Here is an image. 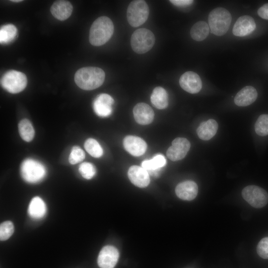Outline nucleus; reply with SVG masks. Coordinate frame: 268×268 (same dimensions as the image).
I'll use <instances>...</instances> for the list:
<instances>
[{
    "mask_svg": "<svg viewBox=\"0 0 268 268\" xmlns=\"http://www.w3.org/2000/svg\"><path fill=\"white\" fill-rule=\"evenodd\" d=\"M179 83L182 89L191 94L198 93L202 88L200 76L192 71L183 73L180 78Z\"/></svg>",
    "mask_w": 268,
    "mask_h": 268,
    "instance_id": "11",
    "label": "nucleus"
},
{
    "mask_svg": "<svg viewBox=\"0 0 268 268\" xmlns=\"http://www.w3.org/2000/svg\"><path fill=\"white\" fill-rule=\"evenodd\" d=\"M84 148L92 156L99 158L103 154V149L99 143L93 138L87 139L84 143Z\"/></svg>",
    "mask_w": 268,
    "mask_h": 268,
    "instance_id": "27",
    "label": "nucleus"
},
{
    "mask_svg": "<svg viewBox=\"0 0 268 268\" xmlns=\"http://www.w3.org/2000/svg\"><path fill=\"white\" fill-rule=\"evenodd\" d=\"M46 211V205L41 198L35 197L31 200L28 208L31 217L36 219L41 218L44 216Z\"/></svg>",
    "mask_w": 268,
    "mask_h": 268,
    "instance_id": "21",
    "label": "nucleus"
},
{
    "mask_svg": "<svg viewBox=\"0 0 268 268\" xmlns=\"http://www.w3.org/2000/svg\"><path fill=\"white\" fill-rule=\"evenodd\" d=\"M255 130L260 136L268 135V114H262L259 117L255 124Z\"/></svg>",
    "mask_w": 268,
    "mask_h": 268,
    "instance_id": "28",
    "label": "nucleus"
},
{
    "mask_svg": "<svg viewBox=\"0 0 268 268\" xmlns=\"http://www.w3.org/2000/svg\"><path fill=\"white\" fill-rule=\"evenodd\" d=\"M11 1H13V2H20V1H21L22 0H11Z\"/></svg>",
    "mask_w": 268,
    "mask_h": 268,
    "instance_id": "35",
    "label": "nucleus"
},
{
    "mask_svg": "<svg viewBox=\"0 0 268 268\" xmlns=\"http://www.w3.org/2000/svg\"><path fill=\"white\" fill-rule=\"evenodd\" d=\"M123 144L125 149L134 156L143 155L147 148L145 141L140 137L133 135L126 136L124 139Z\"/></svg>",
    "mask_w": 268,
    "mask_h": 268,
    "instance_id": "15",
    "label": "nucleus"
},
{
    "mask_svg": "<svg viewBox=\"0 0 268 268\" xmlns=\"http://www.w3.org/2000/svg\"><path fill=\"white\" fill-rule=\"evenodd\" d=\"M114 24L107 16H101L92 23L89 31V40L93 46H99L107 42L114 33Z\"/></svg>",
    "mask_w": 268,
    "mask_h": 268,
    "instance_id": "2",
    "label": "nucleus"
},
{
    "mask_svg": "<svg viewBox=\"0 0 268 268\" xmlns=\"http://www.w3.org/2000/svg\"><path fill=\"white\" fill-rule=\"evenodd\" d=\"M119 257L117 248L112 246H106L100 251L97 259V263L100 268H114Z\"/></svg>",
    "mask_w": 268,
    "mask_h": 268,
    "instance_id": "10",
    "label": "nucleus"
},
{
    "mask_svg": "<svg viewBox=\"0 0 268 268\" xmlns=\"http://www.w3.org/2000/svg\"><path fill=\"white\" fill-rule=\"evenodd\" d=\"M166 163V160L164 156L161 154L155 155L150 160H146L141 163V167L146 170L148 172L160 170Z\"/></svg>",
    "mask_w": 268,
    "mask_h": 268,
    "instance_id": "24",
    "label": "nucleus"
},
{
    "mask_svg": "<svg viewBox=\"0 0 268 268\" xmlns=\"http://www.w3.org/2000/svg\"><path fill=\"white\" fill-rule=\"evenodd\" d=\"M149 13L148 6L144 0L132 1L127 8L128 21L134 27L139 26L147 20Z\"/></svg>",
    "mask_w": 268,
    "mask_h": 268,
    "instance_id": "5",
    "label": "nucleus"
},
{
    "mask_svg": "<svg viewBox=\"0 0 268 268\" xmlns=\"http://www.w3.org/2000/svg\"><path fill=\"white\" fill-rule=\"evenodd\" d=\"M79 172L86 179L92 178L96 174V169L94 165L89 162H83L79 167Z\"/></svg>",
    "mask_w": 268,
    "mask_h": 268,
    "instance_id": "30",
    "label": "nucleus"
},
{
    "mask_svg": "<svg viewBox=\"0 0 268 268\" xmlns=\"http://www.w3.org/2000/svg\"><path fill=\"white\" fill-rule=\"evenodd\" d=\"M73 9L71 3L67 0H57L50 8L52 15L60 20H65L71 15Z\"/></svg>",
    "mask_w": 268,
    "mask_h": 268,
    "instance_id": "19",
    "label": "nucleus"
},
{
    "mask_svg": "<svg viewBox=\"0 0 268 268\" xmlns=\"http://www.w3.org/2000/svg\"><path fill=\"white\" fill-rule=\"evenodd\" d=\"M84 151L78 146L72 147L69 156V162L71 164H75L81 162L85 158Z\"/></svg>",
    "mask_w": 268,
    "mask_h": 268,
    "instance_id": "31",
    "label": "nucleus"
},
{
    "mask_svg": "<svg viewBox=\"0 0 268 268\" xmlns=\"http://www.w3.org/2000/svg\"><path fill=\"white\" fill-rule=\"evenodd\" d=\"M210 29L208 24L203 21L196 22L190 30L191 37L195 41H201L208 35Z\"/></svg>",
    "mask_w": 268,
    "mask_h": 268,
    "instance_id": "23",
    "label": "nucleus"
},
{
    "mask_svg": "<svg viewBox=\"0 0 268 268\" xmlns=\"http://www.w3.org/2000/svg\"><path fill=\"white\" fill-rule=\"evenodd\" d=\"M218 127V124L215 120L209 119L201 123L197 130V134L202 140H209L216 134Z\"/></svg>",
    "mask_w": 268,
    "mask_h": 268,
    "instance_id": "20",
    "label": "nucleus"
},
{
    "mask_svg": "<svg viewBox=\"0 0 268 268\" xmlns=\"http://www.w3.org/2000/svg\"><path fill=\"white\" fill-rule=\"evenodd\" d=\"M18 131L21 138L26 141H30L34 137V130L31 122L27 119H23L19 122Z\"/></svg>",
    "mask_w": 268,
    "mask_h": 268,
    "instance_id": "26",
    "label": "nucleus"
},
{
    "mask_svg": "<svg viewBox=\"0 0 268 268\" xmlns=\"http://www.w3.org/2000/svg\"><path fill=\"white\" fill-rule=\"evenodd\" d=\"M152 104L158 109L166 108L168 105V96L166 91L162 87H155L151 95Z\"/></svg>",
    "mask_w": 268,
    "mask_h": 268,
    "instance_id": "22",
    "label": "nucleus"
},
{
    "mask_svg": "<svg viewBox=\"0 0 268 268\" xmlns=\"http://www.w3.org/2000/svg\"><path fill=\"white\" fill-rule=\"evenodd\" d=\"M114 103V100L110 95L105 93L101 94L93 102V110L100 117H108L112 113V106Z\"/></svg>",
    "mask_w": 268,
    "mask_h": 268,
    "instance_id": "12",
    "label": "nucleus"
},
{
    "mask_svg": "<svg viewBox=\"0 0 268 268\" xmlns=\"http://www.w3.org/2000/svg\"><path fill=\"white\" fill-rule=\"evenodd\" d=\"M17 29L13 24L2 26L0 29V42L7 44L13 41L17 36Z\"/></svg>",
    "mask_w": 268,
    "mask_h": 268,
    "instance_id": "25",
    "label": "nucleus"
},
{
    "mask_svg": "<svg viewBox=\"0 0 268 268\" xmlns=\"http://www.w3.org/2000/svg\"><path fill=\"white\" fill-rule=\"evenodd\" d=\"M258 14L261 18L268 20V3L259 8L258 10Z\"/></svg>",
    "mask_w": 268,
    "mask_h": 268,
    "instance_id": "33",
    "label": "nucleus"
},
{
    "mask_svg": "<svg viewBox=\"0 0 268 268\" xmlns=\"http://www.w3.org/2000/svg\"><path fill=\"white\" fill-rule=\"evenodd\" d=\"M170 1L177 6L184 7L189 5L193 3L191 0H170Z\"/></svg>",
    "mask_w": 268,
    "mask_h": 268,
    "instance_id": "34",
    "label": "nucleus"
},
{
    "mask_svg": "<svg viewBox=\"0 0 268 268\" xmlns=\"http://www.w3.org/2000/svg\"><path fill=\"white\" fill-rule=\"evenodd\" d=\"M104 70L98 67H87L79 69L75 73L76 85L83 90H91L100 86L104 81Z\"/></svg>",
    "mask_w": 268,
    "mask_h": 268,
    "instance_id": "1",
    "label": "nucleus"
},
{
    "mask_svg": "<svg viewBox=\"0 0 268 268\" xmlns=\"http://www.w3.org/2000/svg\"><path fill=\"white\" fill-rule=\"evenodd\" d=\"M256 27L253 18L249 15L240 16L234 25L232 32L236 36L243 37L253 32Z\"/></svg>",
    "mask_w": 268,
    "mask_h": 268,
    "instance_id": "13",
    "label": "nucleus"
},
{
    "mask_svg": "<svg viewBox=\"0 0 268 268\" xmlns=\"http://www.w3.org/2000/svg\"><path fill=\"white\" fill-rule=\"evenodd\" d=\"M257 251L261 258L268 259V237H265L259 242Z\"/></svg>",
    "mask_w": 268,
    "mask_h": 268,
    "instance_id": "32",
    "label": "nucleus"
},
{
    "mask_svg": "<svg viewBox=\"0 0 268 268\" xmlns=\"http://www.w3.org/2000/svg\"><path fill=\"white\" fill-rule=\"evenodd\" d=\"M20 172L23 179L30 183L41 181L46 174L45 166L40 162L32 159H27L22 162Z\"/></svg>",
    "mask_w": 268,
    "mask_h": 268,
    "instance_id": "6",
    "label": "nucleus"
},
{
    "mask_svg": "<svg viewBox=\"0 0 268 268\" xmlns=\"http://www.w3.org/2000/svg\"><path fill=\"white\" fill-rule=\"evenodd\" d=\"M208 20L210 32L220 36L226 34L228 30L232 17L227 9L219 7L209 13Z\"/></svg>",
    "mask_w": 268,
    "mask_h": 268,
    "instance_id": "3",
    "label": "nucleus"
},
{
    "mask_svg": "<svg viewBox=\"0 0 268 268\" xmlns=\"http://www.w3.org/2000/svg\"><path fill=\"white\" fill-rule=\"evenodd\" d=\"M14 232V226L12 222L6 221L0 225V239L5 241L12 235Z\"/></svg>",
    "mask_w": 268,
    "mask_h": 268,
    "instance_id": "29",
    "label": "nucleus"
},
{
    "mask_svg": "<svg viewBox=\"0 0 268 268\" xmlns=\"http://www.w3.org/2000/svg\"><path fill=\"white\" fill-rule=\"evenodd\" d=\"M155 39L153 33L146 28H139L133 33L131 39L132 49L137 54H144L153 46Z\"/></svg>",
    "mask_w": 268,
    "mask_h": 268,
    "instance_id": "4",
    "label": "nucleus"
},
{
    "mask_svg": "<svg viewBox=\"0 0 268 268\" xmlns=\"http://www.w3.org/2000/svg\"><path fill=\"white\" fill-rule=\"evenodd\" d=\"M244 199L255 208H262L268 202V194L263 188L255 185L245 187L242 191Z\"/></svg>",
    "mask_w": 268,
    "mask_h": 268,
    "instance_id": "8",
    "label": "nucleus"
},
{
    "mask_svg": "<svg viewBox=\"0 0 268 268\" xmlns=\"http://www.w3.org/2000/svg\"><path fill=\"white\" fill-rule=\"evenodd\" d=\"M133 114L135 121L142 125L150 124L154 116L152 109L145 103L137 104L133 109Z\"/></svg>",
    "mask_w": 268,
    "mask_h": 268,
    "instance_id": "16",
    "label": "nucleus"
},
{
    "mask_svg": "<svg viewBox=\"0 0 268 268\" xmlns=\"http://www.w3.org/2000/svg\"><path fill=\"white\" fill-rule=\"evenodd\" d=\"M198 187L192 181H186L179 183L176 187L175 193L180 199L185 201H192L197 196Z\"/></svg>",
    "mask_w": 268,
    "mask_h": 268,
    "instance_id": "17",
    "label": "nucleus"
},
{
    "mask_svg": "<svg viewBox=\"0 0 268 268\" xmlns=\"http://www.w3.org/2000/svg\"><path fill=\"white\" fill-rule=\"evenodd\" d=\"M27 83L26 76L19 71H7L0 80L2 87L11 93H17L24 89Z\"/></svg>",
    "mask_w": 268,
    "mask_h": 268,
    "instance_id": "7",
    "label": "nucleus"
},
{
    "mask_svg": "<svg viewBox=\"0 0 268 268\" xmlns=\"http://www.w3.org/2000/svg\"><path fill=\"white\" fill-rule=\"evenodd\" d=\"M257 97L256 89L252 86H246L237 93L234 102L238 106H247L254 102Z\"/></svg>",
    "mask_w": 268,
    "mask_h": 268,
    "instance_id": "18",
    "label": "nucleus"
},
{
    "mask_svg": "<svg viewBox=\"0 0 268 268\" xmlns=\"http://www.w3.org/2000/svg\"><path fill=\"white\" fill-rule=\"evenodd\" d=\"M190 147V142L187 139L177 137L173 140L172 145L168 148L166 152L167 156L173 161L181 160L186 156Z\"/></svg>",
    "mask_w": 268,
    "mask_h": 268,
    "instance_id": "9",
    "label": "nucleus"
},
{
    "mask_svg": "<svg viewBox=\"0 0 268 268\" xmlns=\"http://www.w3.org/2000/svg\"><path fill=\"white\" fill-rule=\"evenodd\" d=\"M128 175L130 180L136 187L145 188L150 183L149 173L142 167L132 166L128 170Z\"/></svg>",
    "mask_w": 268,
    "mask_h": 268,
    "instance_id": "14",
    "label": "nucleus"
}]
</instances>
